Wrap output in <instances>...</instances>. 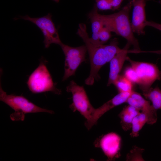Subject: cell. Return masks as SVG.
I'll list each match as a JSON object with an SVG mask.
<instances>
[{"label": "cell", "mask_w": 161, "mask_h": 161, "mask_svg": "<svg viewBox=\"0 0 161 161\" xmlns=\"http://www.w3.org/2000/svg\"><path fill=\"white\" fill-rule=\"evenodd\" d=\"M77 33L84 42L89 57L90 71L85 83L87 85H92L95 80L100 78L98 73L101 68L110 62L121 49L118 47L117 38L113 39L107 45L93 42L87 32L86 25L84 23L79 24Z\"/></svg>", "instance_id": "obj_1"}, {"label": "cell", "mask_w": 161, "mask_h": 161, "mask_svg": "<svg viewBox=\"0 0 161 161\" xmlns=\"http://www.w3.org/2000/svg\"><path fill=\"white\" fill-rule=\"evenodd\" d=\"M132 7L131 2H129L119 11L108 15L100 14L103 26L111 32L124 38L127 42L132 45L135 50H140L139 44L134 36L130 21L129 14Z\"/></svg>", "instance_id": "obj_2"}, {"label": "cell", "mask_w": 161, "mask_h": 161, "mask_svg": "<svg viewBox=\"0 0 161 161\" xmlns=\"http://www.w3.org/2000/svg\"><path fill=\"white\" fill-rule=\"evenodd\" d=\"M0 100L9 106L14 111L10 117L13 121L24 120L25 114L29 113L46 112L53 114L51 110L41 108L30 101L22 95H8L2 89L0 83Z\"/></svg>", "instance_id": "obj_3"}, {"label": "cell", "mask_w": 161, "mask_h": 161, "mask_svg": "<svg viewBox=\"0 0 161 161\" xmlns=\"http://www.w3.org/2000/svg\"><path fill=\"white\" fill-rule=\"evenodd\" d=\"M47 61L43 58L40 60L38 67L29 76L27 84L30 90L37 94L51 92L60 95L61 90L57 88L47 66Z\"/></svg>", "instance_id": "obj_4"}, {"label": "cell", "mask_w": 161, "mask_h": 161, "mask_svg": "<svg viewBox=\"0 0 161 161\" xmlns=\"http://www.w3.org/2000/svg\"><path fill=\"white\" fill-rule=\"evenodd\" d=\"M19 18L31 22L40 30L44 36L43 42L45 48H48L53 44L60 45L62 43L50 13L40 17H31L28 15L20 16L16 18L15 20Z\"/></svg>", "instance_id": "obj_5"}, {"label": "cell", "mask_w": 161, "mask_h": 161, "mask_svg": "<svg viewBox=\"0 0 161 161\" xmlns=\"http://www.w3.org/2000/svg\"><path fill=\"white\" fill-rule=\"evenodd\" d=\"M66 91L72 95V103L69 107L74 112L78 111L86 119H91L95 109L91 105L83 86L78 85L72 80L66 87Z\"/></svg>", "instance_id": "obj_6"}, {"label": "cell", "mask_w": 161, "mask_h": 161, "mask_svg": "<svg viewBox=\"0 0 161 161\" xmlns=\"http://www.w3.org/2000/svg\"><path fill=\"white\" fill-rule=\"evenodd\" d=\"M126 60L137 74L139 79L138 85L143 92L148 90L153 83L161 78V71L155 64L135 61L127 57Z\"/></svg>", "instance_id": "obj_7"}, {"label": "cell", "mask_w": 161, "mask_h": 161, "mask_svg": "<svg viewBox=\"0 0 161 161\" xmlns=\"http://www.w3.org/2000/svg\"><path fill=\"white\" fill-rule=\"evenodd\" d=\"M60 46L65 57L64 74L62 80L64 81L74 75L79 66L85 61L87 50L85 45L73 47L62 43Z\"/></svg>", "instance_id": "obj_8"}, {"label": "cell", "mask_w": 161, "mask_h": 161, "mask_svg": "<svg viewBox=\"0 0 161 161\" xmlns=\"http://www.w3.org/2000/svg\"><path fill=\"white\" fill-rule=\"evenodd\" d=\"M121 141L120 136L112 132L97 139L95 145L101 148L109 160H112L119 156Z\"/></svg>", "instance_id": "obj_9"}, {"label": "cell", "mask_w": 161, "mask_h": 161, "mask_svg": "<svg viewBox=\"0 0 161 161\" xmlns=\"http://www.w3.org/2000/svg\"><path fill=\"white\" fill-rule=\"evenodd\" d=\"M131 92H119L100 107L95 109L90 119L85 122V125L87 129L89 130L96 124L98 120L106 112L117 106L126 103Z\"/></svg>", "instance_id": "obj_10"}, {"label": "cell", "mask_w": 161, "mask_h": 161, "mask_svg": "<svg viewBox=\"0 0 161 161\" xmlns=\"http://www.w3.org/2000/svg\"><path fill=\"white\" fill-rule=\"evenodd\" d=\"M133 7L131 25L134 32L138 35L145 34L144 28L147 21L146 19L145 7L146 0H129Z\"/></svg>", "instance_id": "obj_11"}, {"label": "cell", "mask_w": 161, "mask_h": 161, "mask_svg": "<svg viewBox=\"0 0 161 161\" xmlns=\"http://www.w3.org/2000/svg\"><path fill=\"white\" fill-rule=\"evenodd\" d=\"M126 103L144 113L148 118V124H153L156 122L157 110L150 104L149 101L145 100L139 93L133 91L127 99Z\"/></svg>", "instance_id": "obj_12"}, {"label": "cell", "mask_w": 161, "mask_h": 161, "mask_svg": "<svg viewBox=\"0 0 161 161\" xmlns=\"http://www.w3.org/2000/svg\"><path fill=\"white\" fill-rule=\"evenodd\" d=\"M131 45L127 42L124 48L121 49L110 61V71L107 86L114 84L119 75L125 61L126 59L128 49Z\"/></svg>", "instance_id": "obj_13"}, {"label": "cell", "mask_w": 161, "mask_h": 161, "mask_svg": "<svg viewBox=\"0 0 161 161\" xmlns=\"http://www.w3.org/2000/svg\"><path fill=\"white\" fill-rule=\"evenodd\" d=\"M95 5L92 10L89 13L88 17L92 25V34L90 38L93 42L98 44L99 34L103 25Z\"/></svg>", "instance_id": "obj_14"}, {"label": "cell", "mask_w": 161, "mask_h": 161, "mask_svg": "<svg viewBox=\"0 0 161 161\" xmlns=\"http://www.w3.org/2000/svg\"><path fill=\"white\" fill-rule=\"evenodd\" d=\"M143 94L151 102L152 105L155 109H161V90L158 87H151L143 92Z\"/></svg>", "instance_id": "obj_15"}, {"label": "cell", "mask_w": 161, "mask_h": 161, "mask_svg": "<svg viewBox=\"0 0 161 161\" xmlns=\"http://www.w3.org/2000/svg\"><path fill=\"white\" fill-rule=\"evenodd\" d=\"M114 84L119 92H129L133 91L132 83L124 76L119 75Z\"/></svg>", "instance_id": "obj_16"}, {"label": "cell", "mask_w": 161, "mask_h": 161, "mask_svg": "<svg viewBox=\"0 0 161 161\" xmlns=\"http://www.w3.org/2000/svg\"><path fill=\"white\" fill-rule=\"evenodd\" d=\"M123 129L127 131L131 129L132 122L134 118L124 108L119 114Z\"/></svg>", "instance_id": "obj_17"}, {"label": "cell", "mask_w": 161, "mask_h": 161, "mask_svg": "<svg viewBox=\"0 0 161 161\" xmlns=\"http://www.w3.org/2000/svg\"><path fill=\"white\" fill-rule=\"evenodd\" d=\"M143 126L139 122L137 115L134 117L132 122L131 132L130 134L131 136L133 137L138 136L139 132Z\"/></svg>", "instance_id": "obj_18"}, {"label": "cell", "mask_w": 161, "mask_h": 161, "mask_svg": "<svg viewBox=\"0 0 161 161\" xmlns=\"http://www.w3.org/2000/svg\"><path fill=\"white\" fill-rule=\"evenodd\" d=\"M111 32L107 28L103 26L99 34L98 44H105L110 38Z\"/></svg>", "instance_id": "obj_19"}, {"label": "cell", "mask_w": 161, "mask_h": 161, "mask_svg": "<svg viewBox=\"0 0 161 161\" xmlns=\"http://www.w3.org/2000/svg\"><path fill=\"white\" fill-rule=\"evenodd\" d=\"M124 76L132 83L138 84L139 79L137 75L131 67L126 68Z\"/></svg>", "instance_id": "obj_20"}, {"label": "cell", "mask_w": 161, "mask_h": 161, "mask_svg": "<svg viewBox=\"0 0 161 161\" xmlns=\"http://www.w3.org/2000/svg\"><path fill=\"white\" fill-rule=\"evenodd\" d=\"M95 6L101 10H112L111 5V0H95Z\"/></svg>", "instance_id": "obj_21"}, {"label": "cell", "mask_w": 161, "mask_h": 161, "mask_svg": "<svg viewBox=\"0 0 161 161\" xmlns=\"http://www.w3.org/2000/svg\"><path fill=\"white\" fill-rule=\"evenodd\" d=\"M126 111L133 118L138 115L140 111L134 107L129 105L124 107Z\"/></svg>", "instance_id": "obj_22"}, {"label": "cell", "mask_w": 161, "mask_h": 161, "mask_svg": "<svg viewBox=\"0 0 161 161\" xmlns=\"http://www.w3.org/2000/svg\"><path fill=\"white\" fill-rule=\"evenodd\" d=\"M124 0H111L112 10L118 9Z\"/></svg>", "instance_id": "obj_23"}, {"label": "cell", "mask_w": 161, "mask_h": 161, "mask_svg": "<svg viewBox=\"0 0 161 161\" xmlns=\"http://www.w3.org/2000/svg\"><path fill=\"white\" fill-rule=\"evenodd\" d=\"M146 26L153 27L161 31V24L153 21H147Z\"/></svg>", "instance_id": "obj_24"}, {"label": "cell", "mask_w": 161, "mask_h": 161, "mask_svg": "<svg viewBox=\"0 0 161 161\" xmlns=\"http://www.w3.org/2000/svg\"><path fill=\"white\" fill-rule=\"evenodd\" d=\"M52 0L57 3H58L59 1V0Z\"/></svg>", "instance_id": "obj_25"}]
</instances>
